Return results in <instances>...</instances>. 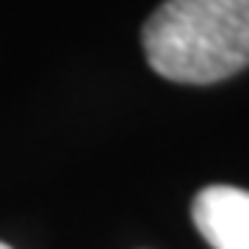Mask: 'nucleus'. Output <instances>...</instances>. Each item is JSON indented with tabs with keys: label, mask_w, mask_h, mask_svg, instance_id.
Returning a JSON list of instances; mask_svg holds the SVG:
<instances>
[{
	"label": "nucleus",
	"mask_w": 249,
	"mask_h": 249,
	"mask_svg": "<svg viewBox=\"0 0 249 249\" xmlns=\"http://www.w3.org/2000/svg\"><path fill=\"white\" fill-rule=\"evenodd\" d=\"M160 78L211 86L249 67V0H163L142 28Z\"/></svg>",
	"instance_id": "f257e3e1"
},
{
	"label": "nucleus",
	"mask_w": 249,
	"mask_h": 249,
	"mask_svg": "<svg viewBox=\"0 0 249 249\" xmlns=\"http://www.w3.org/2000/svg\"><path fill=\"white\" fill-rule=\"evenodd\" d=\"M191 216L199 235L213 249H249V191L208 186L196 194Z\"/></svg>",
	"instance_id": "f03ea898"
},
{
	"label": "nucleus",
	"mask_w": 249,
	"mask_h": 249,
	"mask_svg": "<svg viewBox=\"0 0 249 249\" xmlns=\"http://www.w3.org/2000/svg\"><path fill=\"white\" fill-rule=\"evenodd\" d=\"M0 249H11V247H6V244H0Z\"/></svg>",
	"instance_id": "7ed1b4c3"
}]
</instances>
